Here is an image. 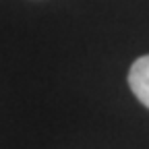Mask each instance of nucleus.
<instances>
[{
  "label": "nucleus",
  "mask_w": 149,
  "mask_h": 149,
  "mask_svg": "<svg viewBox=\"0 0 149 149\" xmlns=\"http://www.w3.org/2000/svg\"><path fill=\"white\" fill-rule=\"evenodd\" d=\"M128 87L135 93V97L145 108H149V54L133 62L128 70Z\"/></svg>",
  "instance_id": "1"
}]
</instances>
